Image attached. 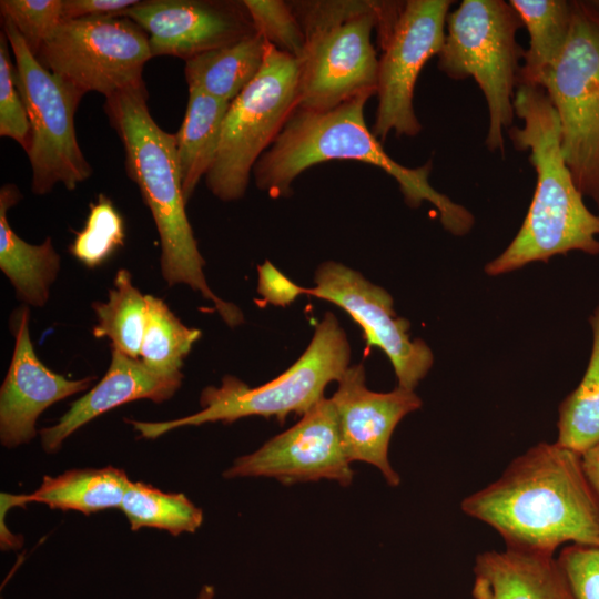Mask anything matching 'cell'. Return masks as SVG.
<instances>
[{
    "label": "cell",
    "mask_w": 599,
    "mask_h": 599,
    "mask_svg": "<svg viewBox=\"0 0 599 599\" xmlns=\"http://www.w3.org/2000/svg\"><path fill=\"white\" fill-rule=\"evenodd\" d=\"M460 507L496 529L510 549L554 555L567 541L599 547V494L581 455L557 443L528 449Z\"/></svg>",
    "instance_id": "obj_1"
},
{
    "label": "cell",
    "mask_w": 599,
    "mask_h": 599,
    "mask_svg": "<svg viewBox=\"0 0 599 599\" xmlns=\"http://www.w3.org/2000/svg\"><path fill=\"white\" fill-rule=\"evenodd\" d=\"M514 110L522 125L507 132L517 150L529 151L536 189L517 235L485 272L497 276L570 251L598 255L599 215L586 206L566 164L559 119L545 89L519 85Z\"/></svg>",
    "instance_id": "obj_2"
},
{
    "label": "cell",
    "mask_w": 599,
    "mask_h": 599,
    "mask_svg": "<svg viewBox=\"0 0 599 599\" xmlns=\"http://www.w3.org/2000/svg\"><path fill=\"white\" fill-rule=\"evenodd\" d=\"M368 99L356 98L328 111L297 106L254 165L256 186L272 197H285L305 170L332 160L358 161L390 175L407 205L417 209L424 201L429 202L437 209L445 230L455 236L466 235L474 225V215L430 185V160L418 167H407L386 153L365 122Z\"/></svg>",
    "instance_id": "obj_3"
},
{
    "label": "cell",
    "mask_w": 599,
    "mask_h": 599,
    "mask_svg": "<svg viewBox=\"0 0 599 599\" xmlns=\"http://www.w3.org/2000/svg\"><path fill=\"white\" fill-rule=\"evenodd\" d=\"M104 110L123 144L128 176L138 185L153 216L164 281L169 286H190L214 304L229 326L241 325V309L217 297L207 285L205 261L185 212L175 134L163 131L152 118L145 83L105 98Z\"/></svg>",
    "instance_id": "obj_4"
},
{
    "label": "cell",
    "mask_w": 599,
    "mask_h": 599,
    "mask_svg": "<svg viewBox=\"0 0 599 599\" xmlns=\"http://www.w3.org/2000/svg\"><path fill=\"white\" fill-rule=\"evenodd\" d=\"M304 32L297 59L298 108L328 111L376 94L378 57L372 43L385 1H288Z\"/></svg>",
    "instance_id": "obj_5"
},
{
    "label": "cell",
    "mask_w": 599,
    "mask_h": 599,
    "mask_svg": "<svg viewBox=\"0 0 599 599\" xmlns=\"http://www.w3.org/2000/svg\"><path fill=\"white\" fill-rule=\"evenodd\" d=\"M351 346L337 318L327 312L316 325L314 335L301 357L274 379L250 387L237 377L226 375L220 387L207 386L200 396L202 409L193 415L166 422L129 419L144 438H156L183 426L205 423L231 424L248 416H303L321 399L331 382H338L349 367Z\"/></svg>",
    "instance_id": "obj_6"
},
{
    "label": "cell",
    "mask_w": 599,
    "mask_h": 599,
    "mask_svg": "<svg viewBox=\"0 0 599 599\" xmlns=\"http://www.w3.org/2000/svg\"><path fill=\"white\" fill-rule=\"evenodd\" d=\"M524 26L504 0H464L446 19L438 69L454 80L473 78L488 108L485 140L490 152L505 154L504 131L514 124V98L525 50L516 34Z\"/></svg>",
    "instance_id": "obj_7"
},
{
    "label": "cell",
    "mask_w": 599,
    "mask_h": 599,
    "mask_svg": "<svg viewBox=\"0 0 599 599\" xmlns=\"http://www.w3.org/2000/svg\"><path fill=\"white\" fill-rule=\"evenodd\" d=\"M314 283L313 287H301L270 262L258 266V293L267 302L285 306L298 294H307L337 305L362 327L367 346L379 347L387 355L397 386L414 390L433 366L434 355L424 341L410 339L409 322L396 315L390 294L333 261L317 267Z\"/></svg>",
    "instance_id": "obj_8"
},
{
    "label": "cell",
    "mask_w": 599,
    "mask_h": 599,
    "mask_svg": "<svg viewBox=\"0 0 599 599\" xmlns=\"http://www.w3.org/2000/svg\"><path fill=\"white\" fill-rule=\"evenodd\" d=\"M297 60L270 44L256 78L230 103L215 160L205 175L224 202L246 193L254 165L298 106Z\"/></svg>",
    "instance_id": "obj_9"
},
{
    "label": "cell",
    "mask_w": 599,
    "mask_h": 599,
    "mask_svg": "<svg viewBox=\"0 0 599 599\" xmlns=\"http://www.w3.org/2000/svg\"><path fill=\"white\" fill-rule=\"evenodd\" d=\"M3 31L13 53L16 83L29 119L31 190L43 195L62 184L73 191L92 174L74 126L83 94L44 68L10 21L3 20Z\"/></svg>",
    "instance_id": "obj_10"
},
{
    "label": "cell",
    "mask_w": 599,
    "mask_h": 599,
    "mask_svg": "<svg viewBox=\"0 0 599 599\" xmlns=\"http://www.w3.org/2000/svg\"><path fill=\"white\" fill-rule=\"evenodd\" d=\"M544 89L559 119L566 164L599 213V12L589 1H572L569 35Z\"/></svg>",
    "instance_id": "obj_11"
},
{
    "label": "cell",
    "mask_w": 599,
    "mask_h": 599,
    "mask_svg": "<svg viewBox=\"0 0 599 599\" xmlns=\"http://www.w3.org/2000/svg\"><path fill=\"white\" fill-rule=\"evenodd\" d=\"M450 0L399 1L376 31L380 55L377 68V109L372 132L380 141L394 132L416 136L423 129L414 108L418 75L438 55L446 34Z\"/></svg>",
    "instance_id": "obj_12"
},
{
    "label": "cell",
    "mask_w": 599,
    "mask_h": 599,
    "mask_svg": "<svg viewBox=\"0 0 599 599\" xmlns=\"http://www.w3.org/2000/svg\"><path fill=\"white\" fill-rule=\"evenodd\" d=\"M151 58L148 34L123 17L63 21L37 54L83 95L95 91L105 98L143 83Z\"/></svg>",
    "instance_id": "obj_13"
},
{
    "label": "cell",
    "mask_w": 599,
    "mask_h": 599,
    "mask_svg": "<svg viewBox=\"0 0 599 599\" xmlns=\"http://www.w3.org/2000/svg\"><path fill=\"white\" fill-rule=\"evenodd\" d=\"M223 476L267 477L284 485L327 479L349 486L354 471L344 451L331 398L324 397L294 426L235 459Z\"/></svg>",
    "instance_id": "obj_14"
},
{
    "label": "cell",
    "mask_w": 599,
    "mask_h": 599,
    "mask_svg": "<svg viewBox=\"0 0 599 599\" xmlns=\"http://www.w3.org/2000/svg\"><path fill=\"white\" fill-rule=\"evenodd\" d=\"M121 17L148 34L152 58L172 55L187 61L255 32L243 1L148 0Z\"/></svg>",
    "instance_id": "obj_15"
},
{
    "label": "cell",
    "mask_w": 599,
    "mask_h": 599,
    "mask_svg": "<svg viewBox=\"0 0 599 599\" xmlns=\"http://www.w3.org/2000/svg\"><path fill=\"white\" fill-rule=\"evenodd\" d=\"M331 400L348 461L375 466L389 486L397 487L400 477L388 459L389 441L398 423L420 408L422 399L414 390L398 386L388 393L368 389L364 366L356 364L338 379Z\"/></svg>",
    "instance_id": "obj_16"
},
{
    "label": "cell",
    "mask_w": 599,
    "mask_h": 599,
    "mask_svg": "<svg viewBox=\"0 0 599 599\" xmlns=\"http://www.w3.org/2000/svg\"><path fill=\"white\" fill-rule=\"evenodd\" d=\"M29 318V308L23 305L10 322L14 349L0 389V440L9 448L34 438L37 419L44 409L88 389L95 379H70L48 368L34 352Z\"/></svg>",
    "instance_id": "obj_17"
},
{
    "label": "cell",
    "mask_w": 599,
    "mask_h": 599,
    "mask_svg": "<svg viewBox=\"0 0 599 599\" xmlns=\"http://www.w3.org/2000/svg\"><path fill=\"white\" fill-rule=\"evenodd\" d=\"M183 374L163 375L146 367L139 358L111 349V363L102 379L84 396L72 403L57 424L41 429L47 453L60 449L64 439L93 418L136 399L162 403L181 387Z\"/></svg>",
    "instance_id": "obj_18"
},
{
    "label": "cell",
    "mask_w": 599,
    "mask_h": 599,
    "mask_svg": "<svg viewBox=\"0 0 599 599\" xmlns=\"http://www.w3.org/2000/svg\"><path fill=\"white\" fill-rule=\"evenodd\" d=\"M474 599H573L554 555L507 548L476 557Z\"/></svg>",
    "instance_id": "obj_19"
},
{
    "label": "cell",
    "mask_w": 599,
    "mask_h": 599,
    "mask_svg": "<svg viewBox=\"0 0 599 599\" xmlns=\"http://www.w3.org/2000/svg\"><path fill=\"white\" fill-rule=\"evenodd\" d=\"M21 194L13 184L0 190V268L11 282L17 297L27 306L43 307L50 287L60 271V255L51 237L39 245L29 244L11 229L7 213Z\"/></svg>",
    "instance_id": "obj_20"
},
{
    "label": "cell",
    "mask_w": 599,
    "mask_h": 599,
    "mask_svg": "<svg viewBox=\"0 0 599 599\" xmlns=\"http://www.w3.org/2000/svg\"><path fill=\"white\" fill-rule=\"evenodd\" d=\"M129 481L124 470L112 466L71 469L55 477L45 476L39 488L29 495H4L10 500H6V504L21 506L41 502L52 509L89 515L120 508Z\"/></svg>",
    "instance_id": "obj_21"
},
{
    "label": "cell",
    "mask_w": 599,
    "mask_h": 599,
    "mask_svg": "<svg viewBox=\"0 0 599 599\" xmlns=\"http://www.w3.org/2000/svg\"><path fill=\"white\" fill-rule=\"evenodd\" d=\"M230 102L189 88L184 120L175 134L176 156L185 203L211 169Z\"/></svg>",
    "instance_id": "obj_22"
},
{
    "label": "cell",
    "mask_w": 599,
    "mask_h": 599,
    "mask_svg": "<svg viewBox=\"0 0 599 599\" xmlns=\"http://www.w3.org/2000/svg\"><path fill=\"white\" fill-rule=\"evenodd\" d=\"M270 44L254 32L237 42L185 61L189 88L232 102L258 74Z\"/></svg>",
    "instance_id": "obj_23"
},
{
    "label": "cell",
    "mask_w": 599,
    "mask_h": 599,
    "mask_svg": "<svg viewBox=\"0 0 599 599\" xmlns=\"http://www.w3.org/2000/svg\"><path fill=\"white\" fill-rule=\"evenodd\" d=\"M509 3L529 34V47L524 52L519 85L544 89L569 35L572 1L510 0Z\"/></svg>",
    "instance_id": "obj_24"
},
{
    "label": "cell",
    "mask_w": 599,
    "mask_h": 599,
    "mask_svg": "<svg viewBox=\"0 0 599 599\" xmlns=\"http://www.w3.org/2000/svg\"><path fill=\"white\" fill-rule=\"evenodd\" d=\"M592 348L579 385L561 402L557 444L582 455L599 444V304L589 318Z\"/></svg>",
    "instance_id": "obj_25"
},
{
    "label": "cell",
    "mask_w": 599,
    "mask_h": 599,
    "mask_svg": "<svg viewBox=\"0 0 599 599\" xmlns=\"http://www.w3.org/2000/svg\"><path fill=\"white\" fill-rule=\"evenodd\" d=\"M92 308L98 319L92 329L93 336L106 337L111 341V349L139 358L145 328L146 298L133 285L128 270L118 271L108 301L95 302Z\"/></svg>",
    "instance_id": "obj_26"
},
{
    "label": "cell",
    "mask_w": 599,
    "mask_h": 599,
    "mask_svg": "<svg viewBox=\"0 0 599 599\" xmlns=\"http://www.w3.org/2000/svg\"><path fill=\"white\" fill-rule=\"evenodd\" d=\"M146 319L139 359L150 369L163 375L182 374L185 357L201 331L187 327L164 301L145 295Z\"/></svg>",
    "instance_id": "obj_27"
},
{
    "label": "cell",
    "mask_w": 599,
    "mask_h": 599,
    "mask_svg": "<svg viewBox=\"0 0 599 599\" xmlns=\"http://www.w3.org/2000/svg\"><path fill=\"white\" fill-rule=\"evenodd\" d=\"M120 508L131 530L152 527L176 536L194 532L203 521L202 509L185 495L164 493L141 481H129Z\"/></svg>",
    "instance_id": "obj_28"
},
{
    "label": "cell",
    "mask_w": 599,
    "mask_h": 599,
    "mask_svg": "<svg viewBox=\"0 0 599 599\" xmlns=\"http://www.w3.org/2000/svg\"><path fill=\"white\" fill-rule=\"evenodd\" d=\"M124 222L113 202L99 194L90 204L84 227L75 234L70 253L83 265L94 268L106 262L123 245Z\"/></svg>",
    "instance_id": "obj_29"
},
{
    "label": "cell",
    "mask_w": 599,
    "mask_h": 599,
    "mask_svg": "<svg viewBox=\"0 0 599 599\" xmlns=\"http://www.w3.org/2000/svg\"><path fill=\"white\" fill-rule=\"evenodd\" d=\"M243 2L255 31L278 51L300 59L305 37L288 1L243 0Z\"/></svg>",
    "instance_id": "obj_30"
},
{
    "label": "cell",
    "mask_w": 599,
    "mask_h": 599,
    "mask_svg": "<svg viewBox=\"0 0 599 599\" xmlns=\"http://www.w3.org/2000/svg\"><path fill=\"white\" fill-rule=\"evenodd\" d=\"M63 0H1L3 20L10 21L37 57L60 24Z\"/></svg>",
    "instance_id": "obj_31"
},
{
    "label": "cell",
    "mask_w": 599,
    "mask_h": 599,
    "mask_svg": "<svg viewBox=\"0 0 599 599\" xmlns=\"http://www.w3.org/2000/svg\"><path fill=\"white\" fill-rule=\"evenodd\" d=\"M9 40L0 33V135L18 142L27 152L30 125L27 110L16 83V69L9 52Z\"/></svg>",
    "instance_id": "obj_32"
},
{
    "label": "cell",
    "mask_w": 599,
    "mask_h": 599,
    "mask_svg": "<svg viewBox=\"0 0 599 599\" xmlns=\"http://www.w3.org/2000/svg\"><path fill=\"white\" fill-rule=\"evenodd\" d=\"M557 561L573 599H599V547L572 544L565 547Z\"/></svg>",
    "instance_id": "obj_33"
},
{
    "label": "cell",
    "mask_w": 599,
    "mask_h": 599,
    "mask_svg": "<svg viewBox=\"0 0 599 599\" xmlns=\"http://www.w3.org/2000/svg\"><path fill=\"white\" fill-rule=\"evenodd\" d=\"M138 0H63V21L90 18H118Z\"/></svg>",
    "instance_id": "obj_34"
},
{
    "label": "cell",
    "mask_w": 599,
    "mask_h": 599,
    "mask_svg": "<svg viewBox=\"0 0 599 599\" xmlns=\"http://www.w3.org/2000/svg\"><path fill=\"white\" fill-rule=\"evenodd\" d=\"M581 463L588 480L599 494V444L581 455Z\"/></svg>",
    "instance_id": "obj_35"
},
{
    "label": "cell",
    "mask_w": 599,
    "mask_h": 599,
    "mask_svg": "<svg viewBox=\"0 0 599 599\" xmlns=\"http://www.w3.org/2000/svg\"><path fill=\"white\" fill-rule=\"evenodd\" d=\"M214 595H215L214 587L210 585H204L201 588L196 599H214Z\"/></svg>",
    "instance_id": "obj_36"
},
{
    "label": "cell",
    "mask_w": 599,
    "mask_h": 599,
    "mask_svg": "<svg viewBox=\"0 0 599 599\" xmlns=\"http://www.w3.org/2000/svg\"><path fill=\"white\" fill-rule=\"evenodd\" d=\"M589 3L599 12V0H589Z\"/></svg>",
    "instance_id": "obj_37"
}]
</instances>
